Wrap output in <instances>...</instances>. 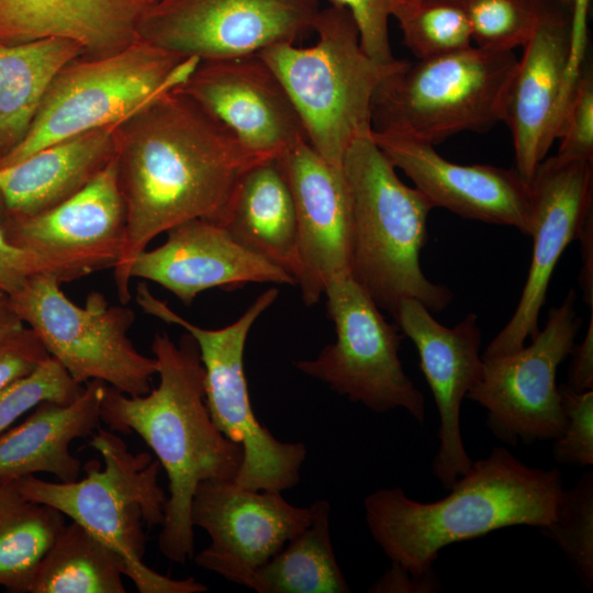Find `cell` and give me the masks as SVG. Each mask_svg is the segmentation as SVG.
I'll return each instance as SVG.
<instances>
[{
    "instance_id": "cell-1",
    "label": "cell",
    "mask_w": 593,
    "mask_h": 593,
    "mask_svg": "<svg viewBox=\"0 0 593 593\" xmlns=\"http://www.w3.org/2000/svg\"><path fill=\"white\" fill-rule=\"evenodd\" d=\"M125 240L113 268L119 300L131 301V267L152 239L193 219L217 221L255 157L221 122L177 88L115 128Z\"/></svg>"
},
{
    "instance_id": "cell-2",
    "label": "cell",
    "mask_w": 593,
    "mask_h": 593,
    "mask_svg": "<svg viewBox=\"0 0 593 593\" xmlns=\"http://www.w3.org/2000/svg\"><path fill=\"white\" fill-rule=\"evenodd\" d=\"M158 385L144 395H127L107 384L100 419L110 430L137 434L167 473L169 496L158 547L171 562L184 564L194 553L191 503L206 480L235 479L243 462L240 445L213 423L205 403L204 367L198 344L184 333L152 340Z\"/></svg>"
},
{
    "instance_id": "cell-3",
    "label": "cell",
    "mask_w": 593,
    "mask_h": 593,
    "mask_svg": "<svg viewBox=\"0 0 593 593\" xmlns=\"http://www.w3.org/2000/svg\"><path fill=\"white\" fill-rule=\"evenodd\" d=\"M558 468L530 467L504 447H494L430 503L400 488L378 489L363 501L368 529L391 559L413 574L433 570L439 551L511 526L538 529L556 517L563 493Z\"/></svg>"
},
{
    "instance_id": "cell-4",
    "label": "cell",
    "mask_w": 593,
    "mask_h": 593,
    "mask_svg": "<svg viewBox=\"0 0 593 593\" xmlns=\"http://www.w3.org/2000/svg\"><path fill=\"white\" fill-rule=\"evenodd\" d=\"M343 169L353 200L351 279L392 316L405 299L430 312L446 309L451 291L432 282L419 264L430 202L399 178L371 134L351 143Z\"/></svg>"
},
{
    "instance_id": "cell-5",
    "label": "cell",
    "mask_w": 593,
    "mask_h": 593,
    "mask_svg": "<svg viewBox=\"0 0 593 593\" xmlns=\"http://www.w3.org/2000/svg\"><path fill=\"white\" fill-rule=\"evenodd\" d=\"M309 47L284 42L257 54L288 93L310 146L327 163L342 166L351 143L372 132V100L380 83L407 61L381 63L362 47L350 12L331 3L313 25Z\"/></svg>"
},
{
    "instance_id": "cell-6",
    "label": "cell",
    "mask_w": 593,
    "mask_h": 593,
    "mask_svg": "<svg viewBox=\"0 0 593 593\" xmlns=\"http://www.w3.org/2000/svg\"><path fill=\"white\" fill-rule=\"evenodd\" d=\"M89 445L101 455L103 463L88 460L82 466L83 479L51 482L31 474L15 480L19 491L31 501L57 508L116 551L138 592H205L208 588L193 578L171 579L143 561L144 527L163 523L167 500L158 484L159 461L146 451L132 452L110 429L99 427Z\"/></svg>"
},
{
    "instance_id": "cell-7",
    "label": "cell",
    "mask_w": 593,
    "mask_h": 593,
    "mask_svg": "<svg viewBox=\"0 0 593 593\" xmlns=\"http://www.w3.org/2000/svg\"><path fill=\"white\" fill-rule=\"evenodd\" d=\"M139 38L102 56L72 60L54 78L24 136L0 167L86 132L118 124L180 87L200 64Z\"/></svg>"
},
{
    "instance_id": "cell-8",
    "label": "cell",
    "mask_w": 593,
    "mask_h": 593,
    "mask_svg": "<svg viewBox=\"0 0 593 593\" xmlns=\"http://www.w3.org/2000/svg\"><path fill=\"white\" fill-rule=\"evenodd\" d=\"M518 58L473 47L418 59L388 76L372 100V131L436 145L454 134L485 132L503 121Z\"/></svg>"
},
{
    "instance_id": "cell-9",
    "label": "cell",
    "mask_w": 593,
    "mask_h": 593,
    "mask_svg": "<svg viewBox=\"0 0 593 593\" xmlns=\"http://www.w3.org/2000/svg\"><path fill=\"white\" fill-rule=\"evenodd\" d=\"M278 293L276 288L264 291L236 321L222 328L191 323L156 298L145 282L137 284L135 300L145 313L182 327L195 339L205 372L210 416L219 430L243 449V462L234 480L248 489L282 492L300 481L306 447L277 439L259 422L250 403L244 368L249 331Z\"/></svg>"
},
{
    "instance_id": "cell-10",
    "label": "cell",
    "mask_w": 593,
    "mask_h": 593,
    "mask_svg": "<svg viewBox=\"0 0 593 593\" xmlns=\"http://www.w3.org/2000/svg\"><path fill=\"white\" fill-rule=\"evenodd\" d=\"M60 283L55 275L41 273L9 296L20 320L78 383L100 380L127 395L148 393L157 361L141 354L128 337L134 311L109 304L98 291L80 306L65 295Z\"/></svg>"
},
{
    "instance_id": "cell-11",
    "label": "cell",
    "mask_w": 593,
    "mask_h": 593,
    "mask_svg": "<svg viewBox=\"0 0 593 593\" xmlns=\"http://www.w3.org/2000/svg\"><path fill=\"white\" fill-rule=\"evenodd\" d=\"M324 294L336 340L314 359L296 361L295 368L374 413L404 409L424 424L425 399L400 360L404 335L398 324L387 322L351 277L332 281Z\"/></svg>"
},
{
    "instance_id": "cell-12",
    "label": "cell",
    "mask_w": 593,
    "mask_h": 593,
    "mask_svg": "<svg viewBox=\"0 0 593 593\" xmlns=\"http://www.w3.org/2000/svg\"><path fill=\"white\" fill-rule=\"evenodd\" d=\"M577 293L570 289L528 346L482 357L483 371L467 398L488 412L486 426L501 441L515 446L555 440L566 424L559 387V365L570 355L582 325Z\"/></svg>"
},
{
    "instance_id": "cell-13",
    "label": "cell",
    "mask_w": 593,
    "mask_h": 593,
    "mask_svg": "<svg viewBox=\"0 0 593 593\" xmlns=\"http://www.w3.org/2000/svg\"><path fill=\"white\" fill-rule=\"evenodd\" d=\"M318 0H160L143 14L139 38L200 60L256 54L313 30Z\"/></svg>"
},
{
    "instance_id": "cell-14",
    "label": "cell",
    "mask_w": 593,
    "mask_h": 593,
    "mask_svg": "<svg viewBox=\"0 0 593 593\" xmlns=\"http://www.w3.org/2000/svg\"><path fill=\"white\" fill-rule=\"evenodd\" d=\"M533 255L516 310L482 357L513 353L538 332V317L555 267L593 216V161L545 158L529 179Z\"/></svg>"
},
{
    "instance_id": "cell-15",
    "label": "cell",
    "mask_w": 593,
    "mask_h": 593,
    "mask_svg": "<svg viewBox=\"0 0 593 593\" xmlns=\"http://www.w3.org/2000/svg\"><path fill=\"white\" fill-rule=\"evenodd\" d=\"M310 521V506H294L281 492L248 489L234 479L203 481L192 499L191 523L211 542L194 562L243 585Z\"/></svg>"
},
{
    "instance_id": "cell-16",
    "label": "cell",
    "mask_w": 593,
    "mask_h": 593,
    "mask_svg": "<svg viewBox=\"0 0 593 593\" xmlns=\"http://www.w3.org/2000/svg\"><path fill=\"white\" fill-rule=\"evenodd\" d=\"M279 160L293 195L298 266L295 283L306 306L315 305L328 283L350 277L353 200L342 166L323 159L301 139Z\"/></svg>"
},
{
    "instance_id": "cell-17",
    "label": "cell",
    "mask_w": 593,
    "mask_h": 593,
    "mask_svg": "<svg viewBox=\"0 0 593 593\" xmlns=\"http://www.w3.org/2000/svg\"><path fill=\"white\" fill-rule=\"evenodd\" d=\"M177 89L259 159L279 158L296 142L306 139L288 93L257 53L201 60Z\"/></svg>"
},
{
    "instance_id": "cell-18",
    "label": "cell",
    "mask_w": 593,
    "mask_h": 593,
    "mask_svg": "<svg viewBox=\"0 0 593 593\" xmlns=\"http://www.w3.org/2000/svg\"><path fill=\"white\" fill-rule=\"evenodd\" d=\"M393 317L416 347L421 370L437 406L439 445L432 473L449 490L472 465L462 443L460 407L483 371L478 316L469 313L454 327H447L423 303L405 299Z\"/></svg>"
},
{
    "instance_id": "cell-19",
    "label": "cell",
    "mask_w": 593,
    "mask_h": 593,
    "mask_svg": "<svg viewBox=\"0 0 593 593\" xmlns=\"http://www.w3.org/2000/svg\"><path fill=\"white\" fill-rule=\"evenodd\" d=\"M371 137L434 209L444 208L463 219L512 226L529 236L530 187L516 169L459 165L441 157L434 145L391 132L372 131Z\"/></svg>"
},
{
    "instance_id": "cell-20",
    "label": "cell",
    "mask_w": 593,
    "mask_h": 593,
    "mask_svg": "<svg viewBox=\"0 0 593 593\" xmlns=\"http://www.w3.org/2000/svg\"><path fill=\"white\" fill-rule=\"evenodd\" d=\"M126 211L115 154L80 190L44 212L10 219L14 244L85 270L114 268L125 240Z\"/></svg>"
},
{
    "instance_id": "cell-21",
    "label": "cell",
    "mask_w": 593,
    "mask_h": 593,
    "mask_svg": "<svg viewBox=\"0 0 593 593\" xmlns=\"http://www.w3.org/2000/svg\"><path fill=\"white\" fill-rule=\"evenodd\" d=\"M166 233L161 246L136 257L131 277L158 283L187 306L210 289L235 290L248 283L295 286L290 272L240 245L216 221L193 219Z\"/></svg>"
},
{
    "instance_id": "cell-22",
    "label": "cell",
    "mask_w": 593,
    "mask_h": 593,
    "mask_svg": "<svg viewBox=\"0 0 593 593\" xmlns=\"http://www.w3.org/2000/svg\"><path fill=\"white\" fill-rule=\"evenodd\" d=\"M569 51L570 20L542 10L508 85L503 114L513 138L516 170L527 181L558 138L570 102L566 91Z\"/></svg>"
},
{
    "instance_id": "cell-23",
    "label": "cell",
    "mask_w": 593,
    "mask_h": 593,
    "mask_svg": "<svg viewBox=\"0 0 593 593\" xmlns=\"http://www.w3.org/2000/svg\"><path fill=\"white\" fill-rule=\"evenodd\" d=\"M150 0H0V44L63 38L102 56L139 40Z\"/></svg>"
},
{
    "instance_id": "cell-24",
    "label": "cell",
    "mask_w": 593,
    "mask_h": 593,
    "mask_svg": "<svg viewBox=\"0 0 593 593\" xmlns=\"http://www.w3.org/2000/svg\"><path fill=\"white\" fill-rule=\"evenodd\" d=\"M105 387L103 381L90 380L74 402H42L21 424L0 433V482L38 472L60 482L77 480L81 463L70 452V444L99 428Z\"/></svg>"
},
{
    "instance_id": "cell-25",
    "label": "cell",
    "mask_w": 593,
    "mask_h": 593,
    "mask_svg": "<svg viewBox=\"0 0 593 593\" xmlns=\"http://www.w3.org/2000/svg\"><path fill=\"white\" fill-rule=\"evenodd\" d=\"M118 124L86 132L0 167V195L10 219L49 210L80 190L114 156Z\"/></svg>"
},
{
    "instance_id": "cell-26",
    "label": "cell",
    "mask_w": 593,
    "mask_h": 593,
    "mask_svg": "<svg viewBox=\"0 0 593 593\" xmlns=\"http://www.w3.org/2000/svg\"><path fill=\"white\" fill-rule=\"evenodd\" d=\"M216 222L240 245L294 278L298 266L295 208L279 158L259 160L243 172Z\"/></svg>"
},
{
    "instance_id": "cell-27",
    "label": "cell",
    "mask_w": 593,
    "mask_h": 593,
    "mask_svg": "<svg viewBox=\"0 0 593 593\" xmlns=\"http://www.w3.org/2000/svg\"><path fill=\"white\" fill-rule=\"evenodd\" d=\"M82 53L63 38L0 44V146L24 136L54 78Z\"/></svg>"
},
{
    "instance_id": "cell-28",
    "label": "cell",
    "mask_w": 593,
    "mask_h": 593,
    "mask_svg": "<svg viewBox=\"0 0 593 593\" xmlns=\"http://www.w3.org/2000/svg\"><path fill=\"white\" fill-rule=\"evenodd\" d=\"M311 521L267 562L249 573L244 586L258 593H349L329 532L331 504L310 505Z\"/></svg>"
},
{
    "instance_id": "cell-29",
    "label": "cell",
    "mask_w": 593,
    "mask_h": 593,
    "mask_svg": "<svg viewBox=\"0 0 593 593\" xmlns=\"http://www.w3.org/2000/svg\"><path fill=\"white\" fill-rule=\"evenodd\" d=\"M124 559L88 529L65 525L41 560L30 593H125Z\"/></svg>"
},
{
    "instance_id": "cell-30",
    "label": "cell",
    "mask_w": 593,
    "mask_h": 593,
    "mask_svg": "<svg viewBox=\"0 0 593 593\" xmlns=\"http://www.w3.org/2000/svg\"><path fill=\"white\" fill-rule=\"evenodd\" d=\"M65 525L57 508L26 499L15 481L0 482V586L29 592L41 560Z\"/></svg>"
},
{
    "instance_id": "cell-31",
    "label": "cell",
    "mask_w": 593,
    "mask_h": 593,
    "mask_svg": "<svg viewBox=\"0 0 593 593\" xmlns=\"http://www.w3.org/2000/svg\"><path fill=\"white\" fill-rule=\"evenodd\" d=\"M392 18L398 20L404 45L418 59L471 46L466 0H403Z\"/></svg>"
},
{
    "instance_id": "cell-32",
    "label": "cell",
    "mask_w": 593,
    "mask_h": 593,
    "mask_svg": "<svg viewBox=\"0 0 593 593\" xmlns=\"http://www.w3.org/2000/svg\"><path fill=\"white\" fill-rule=\"evenodd\" d=\"M567 557L581 584L593 589V471L563 490L556 517L539 529Z\"/></svg>"
},
{
    "instance_id": "cell-33",
    "label": "cell",
    "mask_w": 593,
    "mask_h": 593,
    "mask_svg": "<svg viewBox=\"0 0 593 593\" xmlns=\"http://www.w3.org/2000/svg\"><path fill=\"white\" fill-rule=\"evenodd\" d=\"M471 37L479 47L513 51L534 35L542 8L535 0H466Z\"/></svg>"
},
{
    "instance_id": "cell-34",
    "label": "cell",
    "mask_w": 593,
    "mask_h": 593,
    "mask_svg": "<svg viewBox=\"0 0 593 593\" xmlns=\"http://www.w3.org/2000/svg\"><path fill=\"white\" fill-rule=\"evenodd\" d=\"M54 357L48 356L35 369L0 389V433L42 402L69 404L83 391Z\"/></svg>"
},
{
    "instance_id": "cell-35",
    "label": "cell",
    "mask_w": 593,
    "mask_h": 593,
    "mask_svg": "<svg viewBox=\"0 0 593 593\" xmlns=\"http://www.w3.org/2000/svg\"><path fill=\"white\" fill-rule=\"evenodd\" d=\"M558 387L566 424L553 440V459L560 465L593 466V390L579 392L566 383Z\"/></svg>"
},
{
    "instance_id": "cell-36",
    "label": "cell",
    "mask_w": 593,
    "mask_h": 593,
    "mask_svg": "<svg viewBox=\"0 0 593 593\" xmlns=\"http://www.w3.org/2000/svg\"><path fill=\"white\" fill-rule=\"evenodd\" d=\"M41 273L55 275L61 283L88 276L78 267L12 243L0 225V292L11 296Z\"/></svg>"
},
{
    "instance_id": "cell-37",
    "label": "cell",
    "mask_w": 593,
    "mask_h": 593,
    "mask_svg": "<svg viewBox=\"0 0 593 593\" xmlns=\"http://www.w3.org/2000/svg\"><path fill=\"white\" fill-rule=\"evenodd\" d=\"M557 139L558 156L593 161V76L588 67L577 80Z\"/></svg>"
},
{
    "instance_id": "cell-38",
    "label": "cell",
    "mask_w": 593,
    "mask_h": 593,
    "mask_svg": "<svg viewBox=\"0 0 593 593\" xmlns=\"http://www.w3.org/2000/svg\"><path fill=\"white\" fill-rule=\"evenodd\" d=\"M403 0H329L353 15L363 49L381 63L396 60L389 37V20Z\"/></svg>"
},
{
    "instance_id": "cell-39",
    "label": "cell",
    "mask_w": 593,
    "mask_h": 593,
    "mask_svg": "<svg viewBox=\"0 0 593 593\" xmlns=\"http://www.w3.org/2000/svg\"><path fill=\"white\" fill-rule=\"evenodd\" d=\"M48 353L30 327L0 340V389L35 369Z\"/></svg>"
},
{
    "instance_id": "cell-40",
    "label": "cell",
    "mask_w": 593,
    "mask_h": 593,
    "mask_svg": "<svg viewBox=\"0 0 593 593\" xmlns=\"http://www.w3.org/2000/svg\"><path fill=\"white\" fill-rule=\"evenodd\" d=\"M590 1L571 0L570 51L566 68V91L569 99L572 96L585 60Z\"/></svg>"
},
{
    "instance_id": "cell-41",
    "label": "cell",
    "mask_w": 593,
    "mask_h": 593,
    "mask_svg": "<svg viewBox=\"0 0 593 593\" xmlns=\"http://www.w3.org/2000/svg\"><path fill=\"white\" fill-rule=\"evenodd\" d=\"M440 590L439 579L434 570L413 574L395 561L368 589L372 593H434Z\"/></svg>"
},
{
    "instance_id": "cell-42",
    "label": "cell",
    "mask_w": 593,
    "mask_h": 593,
    "mask_svg": "<svg viewBox=\"0 0 593 593\" xmlns=\"http://www.w3.org/2000/svg\"><path fill=\"white\" fill-rule=\"evenodd\" d=\"M570 355L571 362L566 384L579 392L593 390V310L583 340L573 345Z\"/></svg>"
},
{
    "instance_id": "cell-43",
    "label": "cell",
    "mask_w": 593,
    "mask_h": 593,
    "mask_svg": "<svg viewBox=\"0 0 593 593\" xmlns=\"http://www.w3.org/2000/svg\"><path fill=\"white\" fill-rule=\"evenodd\" d=\"M578 240L582 260L579 282L584 302L593 309V216L583 225Z\"/></svg>"
},
{
    "instance_id": "cell-44",
    "label": "cell",
    "mask_w": 593,
    "mask_h": 593,
    "mask_svg": "<svg viewBox=\"0 0 593 593\" xmlns=\"http://www.w3.org/2000/svg\"><path fill=\"white\" fill-rule=\"evenodd\" d=\"M24 328V323L13 310L10 299L0 292V340Z\"/></svg>"
},
{
    "instance_id": "cell-45",
    "label": "cell",
    "mask_w": 593,
    "mask_h": 593,
    "mask_svg": "<svg viewBox=\"0 0 593 593\" xmlns=\"http://www.w3.org/2000/svg\"><path fill=\"white\" fill-rule=\"evenodd\" d=\"M558 1L564 5H571V0H558Z\"/></svg>"
},
{
    "instance_id": "cell-46",
    "label": "cell",
    "mask_w": 593,
    "mask_h": 593,
    "mask_svg": "<svg viewBox=\"0 0 593 593\" xmlns=\"http://www.w3.org/2000/svg\"><path fill=\"white\" fill-rule=\"evenodd\" d=\"M152 2H157V1H160V0H150Z\"/></svg>"
}]
</instances>
